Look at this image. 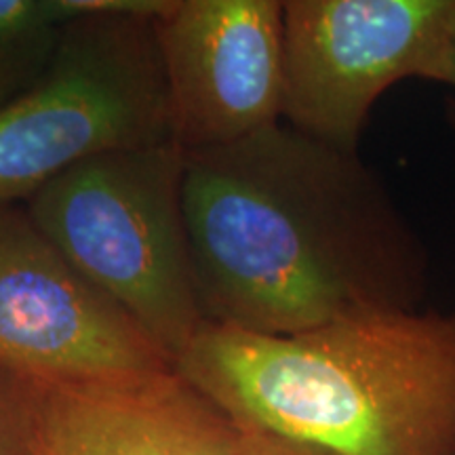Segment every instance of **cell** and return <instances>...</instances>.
I'll return each mask as SVG.
<instances>
[{
    "label": "cell",
    "instance_id": "cell-1",
    "mask_svg": "<svg viewBox=\"0 0 455 455\" xmlns=\"http://www.w3.org/2000/svg\"><path fill=\"white\" fill-rule=\"evenodd\" d=\"M184 213L207 325L293 335L415 310L428 251L358 150L287 123L186 152Z\"/></svg>",
    "mask_w": 455,
    "mask_h": 455
},
{
    "label": "cell",
    "instance_id": "cell-2",
    "mask_svg": "<svg viewBox=\"0 0 455 455\" xmlns=\"http://www.w3.org/2000/svg\"><path fill=\"white\" fill-rule=\"evenodd\" d=\"M173 367L244 430L325 455H455V310L293 335L204 325Z\"/></svg>",
    "mask_w": 455,
    "mask_h": 455
},
{
    "label": "cell",
    "instance_id": "cell-3",
    "mask_svg": "<svg viewBox=\"0 0 455 455\" xmlns=\"http://www.w3.org/2000/svg\"><path fill=\"white\" fill-rule=\"evenodd\" d=\"M186 152L171 144L89 158L26 212L72 268L175 363L207 325L184 213Z\"/></svg>",
    "mask_w": 455,
    "mask_h": 455
},
{
    "label": "cell",
    "instance_id": "cell-4",
    "mask_svg": "<svg viewBox=\"0 0 455 455\" xmlns=\"http://www.w3.org/2000/svg\"><path fill=\"white\" fill-rule=\"evenodd\" d=\"M167 4L98 0L68 21L36 83L0 112V207L89 158L175 141L156 36Z\"/></svg>",
    "mask_w": 455,
    "mask_h": 455
},
{
    "label": "cell",
    "instance_id": "cell-5",
    "mask_svg": "<svg viewBox=\"0 0 455 455\" xmlns=\"http://www.w3.org/2000/svg\"><path fill=\"white\" fill-rule=\"evenodd\" d=\"M455 0H283V123L358 150L395 84L441 83Z\"/></svg>",
    "mask_w": 455,
    "mask_h": 455
},
{
    "label": "cell",
    "instance_id": "cell-6",
    "mask_svg": "<svg viewBox=\"0 0 455 455\" xmlns=\"http://www.w3.org/2000/svg\"><path fill=\"white\" fill-rule=\"evenodd\" d=\"M0 365L32 382H83L173 361L15 204L0 207Z\"/></svg>",
    "mask_w": 455,
    "mask_h": 455
},
{
    "label": "cell",
    "instance_id": "cell-7",
    "mask_svg": "<svg viewBox=\"0 0 455 455\" xmlns=\"http://www.w3.org/2000/svg\"><path fill=\"white\" fill-rule=\"evenodd\" d=\"M156 36L181 150L283 123V0H169Z\"/></svg>",
    "mask_w": 455,
    "mask_h": 455
},
{
    "label": "cell",
    "instance_id": "cell-8",
    "mask_svg": "<svg viewBox=\"0 0 455 455\" xmlns=\"http://www.w3.org/2000/svg\"><path fill=\"white\" fill-rule=\"evenodd\" d=\"M244 428L175 367L34 382L30 455H236Z\"/></svg>",
    "mask_w": 455,
    "mask_h": 455
},
{
    "label": "cell",
    "instance_id": "cell-9",
    "mask_svg": "<svg viewBox=\"0 0 455 455\" xmlns=\"http://www.w3.org/2000/svg\"><path fill=\"white\" fill-rule=\"evenodd\" d=\"M98 0H0V112L36 83L68 21Z\"/></svg>",
    "mask_w": 455,
    "mask_h": 455
},
{
    "label": "cell",
    "instance_id": "cell-10",
    "mask_svg": "<svg viewBox=\"0 0 455 455\" xmlns=\"http://www.w3.org/2000/svg\"><path fill=\"white\" fill-rule=\"evenodd\" d=\"M34 382L0 365V455H30Z\"/></svg>",
    "mask_w": 455,
    "mask_h": 455
},
{
    "label": "cell",
    "instance_id": "cell-11",
    "mask_svg": "<svg viewBox=\"0 0 455 455\" xmlns=\"http://www.w3.org/2000/svg\"><path fill=\"white\" fill-rule=\"evenodd\" d=\"M236 455H325L315 449L298 445L281 436L268 435L259 430H244L243 445Z\"/></svg>",
    "mask_w": 455,
    "mask_h": 455
},
{
    "label": "cell",
    "instance_id": "cell-12",
    "mask_svg": "<svg viewBox=\"0 0 455 455\" xmlns=\"http://www.w3.org/2000/svg\"><path fill=\"white\" fill-rule=\"evenodd\" d=\"M441 84H445L455 93V26L451 32V38H449V47H447V57H445V68H443V76H441ZM449 121H451V127L455 131V98L449 101Z\"/></svg>",
    "mask_w": 455,
    "mask_h": 455
}]
</instances>
